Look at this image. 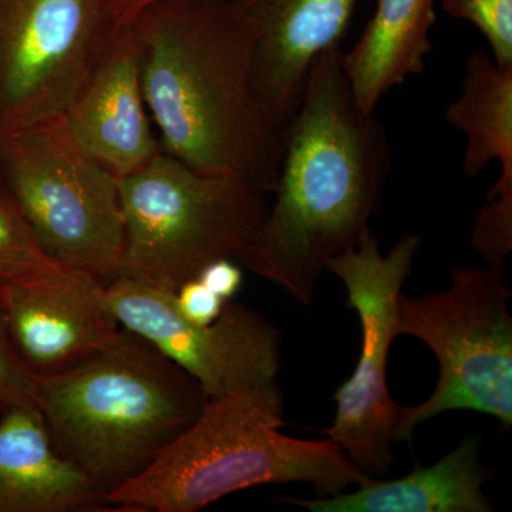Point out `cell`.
Returning a JSON list of instances; mask_svg holds the SVG:
<instances>
[{
	"mask_svg": "<svg viewBox=\"0 0 512 512\" xmlns=\"http://www.w3.org/2000/svg\"><path fill=\"white\" fill-rule=\"evenodd\" d=\"M164 2H174V0H103L110 18L117 26L126 25L144 9Z\"/></svg>",
	"mask_w": 512,
	"mask_h": 512,
	"instance_id": "cell-24",
	"label": "cell"
},
{
	"mask_svg": "<svg viewBox=\"0 0 512 512\" xmlns=\"http://www.w3.org/2000/svg\"><path fill=\"white\" fill-rule=\"evenodd\" d=\"M487 478L480 440L470 436L433 466L414 467L402 478L367 477L350 493L278 501L311 512H490L494 507L484 491Z\"/></svg>",
	"mask_w": 512,
	"mask_h": 512,
	"instance_id": "cell-15",
	"label": "cell"
},
{
	"mask_svg": "<svg viewBox=\"0 0 512 512\" xmlns=\"http://www.w3.org/2000/svg\"><path fill=\"white\" fill-rule=\"evenodd\" d=\"M63 116L83 147L119 180L160 153L128 23L114 30Z\"/></svg>",
	"mask_w": 512,
	"mask_h": 512,
	"instance_id": "cell-12",
	"label": "cell"
},
{
	"mask_svg": "<svg viewBox=\"0 0 512 512\" xmlns=\"http://www.w3.org/2000/svg\"><path fill=\"white\" fill-rule=\"evenodd\" d=\"M59 268L47 256L0 178V286L35 281Z\"/></svg>",
	"mask_w": 512,
	"mask_h": 512,
	"instance_id": "cell-18",
	"label": "cell"
},
{
	"mask_svg": "<svg viewBox=\"0 0 512 512\" xmlns=\"http://www.w3.org/2000/svg\"><path fill=\"white\" fill-rule=\"evenodd\" d=\"M282 426L276 382L207 399L197 419L106 503L119 512H198L259 485L309 484L328 497L372 477L329 439H295Z\"/></svg>",
	"mask_w": 512,
	"mask_h": 512,
	"instance_id": "cell-3",
	"label": "cell"
},
{
	"mask_svg": "<svg viewBox=\"0 0 512 512\" xmlns=\"http://www.w3.org/2000/svg\"><path fill=\"white\" fill-rule=\"evenodd\" d=\"M450 286L424 296L400 295V336L419 339L439 363L429 399L397 407L394 441L412 443L424 421L470 410L512 427V291L504 268L458 265Z\"/></svg>",
	"mask_w": 512,
	"mask_h": 512,
	"instance_id": "cell-7",
	"label": "cell"
},
{
	"mask_svg": "<svg viewBox=\"0 0 512 512\" xmlns=\"http://www.w3.org/2000/svg\"><path fill=\"white\" fill-rule=\"evenodd\" d=\"M342 56L333 46L313 63L286 126L274 200L239 262L306 306L329 262L372 232L393 165L386 130L356 103Z\"/></svg>",
	"mask_w": 512,
	"mask_h": 512,
	"instance_id": "cell-1",
	"label": "cell"
},
{
	"mask_svg": "<svg viewBox=\"0 0 512 512\" xmlns=\"http://www.w3.org/2000/svg\"><path fill=\"white\" fill-rule=\"evenodd\" d=\"M117 28L103 0H0V131L63 116Z\"/></svg>",
	"mask_w": 512,
	"mask_h": 512,
	"instance_id": "cell-9",
	"label": "cell"
},
{
	"mask_svg": "<svg viewBox=\"0 0 512 512\" xmlns=\"http://www.w3.org/2000/svg\"><path fill=\"white\" fill-rule=\"evenodd\" d=\"M421 238L407 234L386 254L369 232L359 247L332 259L328 272L338 276L362 332L355 370L336 390L335 417L326 439L369 476L386 473L393 463L397 407L387 387V362L399 338L397 302L419 254Z\"/></svg>",
	"mask_w": 512,
	"mask_h": 512,
	"instance_id": "cell-8",
	"label": "cell"
},
{
	"mask_svg": "<svg viewBox=\"0 0 512 512\" xmlns=\"http://www.w3.org/2000/svg\"><path fill=\"white\" fill-rule=\"evenodd\" d=\"M128 25L161 151L271 195L286 128L256 93L254 39L232 0L157 3Z\"/></svg>",
	"mask_w": 512,
	"mask_h": 512,
	"instance_id": "cell-2",
	"label": "cell"
},
{
	"mask_svg": "<svg viewBox=\"0 0 512 512\" xmlns=\"http://www.w3.org/2000/svg\"><path fill=\"white\" fill-rule=\"evenodd\" d=\"M36 406V380L10 338L5 286H0V413L13 407Z\"/></svg>",
	"mask_w": 512,
	"mask_h": 512,
	"instance_id": "cell-21",
	"label": "cell"
},
{
	"mask_svg": "<svg viewBox=\"0 0 512 512\" xmlns=\"http://www.w3.org/2000/svg\"><path fill=\"white\" fill-rule=\"evenodd\" d=\"M444 120L466 137V177L476 178L497 161L501 174L495 184L512 187V66L474 50L466 62L461 93L448 104Z\"/></svg>",
	"mask_w": 512,
	"mask_h": 512,
	"instance_id": "cell-17",
	"label": "cell"
},
{
	"mask_svg": "<svg viewBox=\"0 0 512 512\" xmlns=\"http://www.w3.org/2000/svg\"><path fill=\"white\" fill-rule=\"evenodd\" d=\"M111 511L94 485L60 456L36 406L0 413V512Z\"/></svg>",
	"mask_w": 512,
	"mask_h": 512,
	"instance_id": "cell-14",
	"label": "cell"
},
{
	"mask_svg": "<svg viewBox=\"0 0 512 512\" xmlns=\"http://www.w3.org/2000/svg\"><path fill=\"white\" fill-rule=\"evenodd\" d=\"M120 195V276L168 293L217 259L239 264L254 247L269 208L264 192L202 173L164 151L121 178Z\"/></svg>",
	"mask_w": 512,
	"mask_h": 512,
	"instance_id": "cell-5",
	"label": "cell"
},
{
	"mask_svg": "<svg viewBox=\"0 0 512 512\" xmlns=\"http://www.w3.org/2000/svg\"><path fill=\"white\" fill-rule=\"evenodd\" d=\"M5 308L13 346L35 379L82 365L123 332L107 301V285L74 269L5 286Z\"/></svg>",
	"mask_w": 512,
	"mask_h": 512,
	"instance_id": "cell-11",
	"label": "cell"
},
{
	"mask_svg": "<svg viewBox=\"0 0 512 512\" xmlns=\"http://www.w3.org/2000/svg\"><path fill=\"white\" fill-rule=\"evenodd\" d=\"M0 178L50 259L106 285L119 278L120 180L83 147L64 116L0 131Z\"/></svg>",
	"mask_w": 512,
	"mask_h": 512,
	"instance_id": "cell-6",
	"label": "cell"
},
{
	"mask_svg": "<svg viewBox=\"0 0 512 512\" xmlns=\"http://www.w3.org/2000/svg\"><path fill=\"white\" fill-rule=\"evenodd\" d=\"M450 18L480 30L495 62L512 66V0H437Z\"/></svg>",
	"mask_w": 512,
	"mask_h": 512,
	"instance_id": "cell-19",
	"label": "cell"
},
{
	"mask_svg": "<svg viewBox=\"0 0 512 512\" xmlns=\"http://www.w3.org/2000/svg\"><path fill=\"white\" fill-rule=\"evenodd\" d=\"M197 278L224 301H232L244 282L241 265L228 258L211 262L202 269Z\"/></svg>",
	"mask_w": 512,
	"mask_h": 512,
	"instance_id": "cell-23",
	"label": "cell"
},
{
	"mask_svg": "<svg viewBox=\"0 0 512 512\" xmlns=\"http://www.w3.org/2000/svg\"><path fill=\"white\" fill-rule=\"evenodd\" d=\"M174 301L181 315L197 325L215 322L228 302L208 289L198 278L181 285L174 293Z\"/></svg>",
	"mask_w": 512,
	"mask_h": 512,
	"instance_id": "cell-22",
	"label": "cell"
},
{
	"mask_svg": "<svg viewBox=\"0 0 512 512\" xmlns=\"http://www.w3.org/2000/svg\"><path fill=\"white\" fill-rule=\"evenodd\" d=\"M359 0H232L254 39V82L266 109L286 128L313 63L340 45Z\"/></svg>",
	"mask_w": 512,
	"mask_h": 512,
	"instance_id": "cell-13",
	"label": "cell"
},
{
	"mask_svg": "<svg viewBox=\"0 0 512 512\" xmlns=\"http://www.w3.org/2000/svg\"><path fill=\"white\" fill-rule=\"evenodd\" d=\"M35 380L53 446L104 501L150 467L207 402L197 380L126 329L82 365Z\"/></svg>",
	"mask_w": 512,
	"mask_h": 512,
	"instance_id": "cell-4",
	"label": "cell"
},
{
	"mask_svg": "<svg viewBox=\"0 0 512 512\" xmlns=\"http://www.w3.org/2000/svg\"><path fill=\"white\" fill-rule=\"evenodd\" d=\"M471 247L493 268H504L512 251V194L487 195L471 229Z\"/></svg>",
	"mask_w": 512,
	"mask_h": 512,
	"instance_id": "cell-20",
	"label": "cell"
},
{
	"mask_svg": "<svg viewBox=\"0 0 512 512\" xmlns=\"http://www.w3.org/2000/svg\"><path fill=\"white\" fill-rule=\"evenodd\" d=\"M436 6L437 0H377L362 35L342 56L360 109L375 113L390 90L423 72L433 47Z\"/></svg>",
	"mask_w": 512,
	"mask_h": 512,
	"instance_id": "cell-16",
	"label": "cell"
},
{
	"mask_svg": "<svg viewBox=\"0 0 512 512\" xmlns=\"http://www.w3.org/2000/svg\"><path fill=\"white\" fill-rule=\"evenodd\" d=\"M107 301L121 328L197 380L207 399L274 383L281 372V332L242 303L228 301L215 322L197 325L178 311L174 293L124 276L107 285Z\"/></svg>",
	"mask_w": 512,
	"mask_h": 512,
	"instance_id": "cell-10",
	"label": "cell"
}]
</instances>
